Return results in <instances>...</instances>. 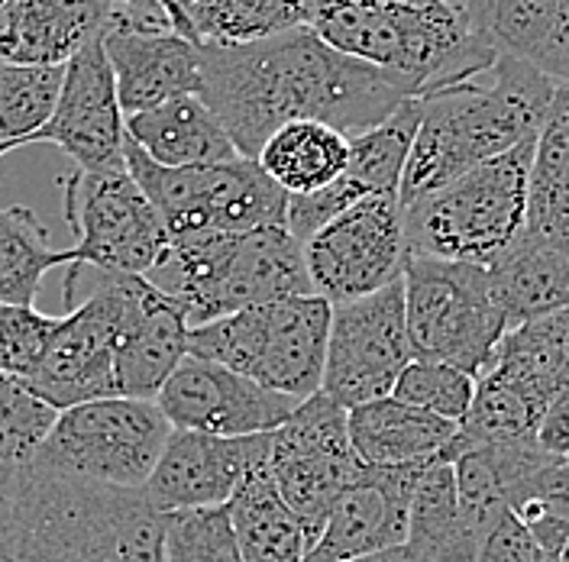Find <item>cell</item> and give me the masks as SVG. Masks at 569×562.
I'll return each instance as SVG.
<instances>
[{"instance_id": "obj_1", "label": "cell", "mask_w": 569, "mask_h": 562, "mask_svg": "<svg viewBox=\"0 0 569 562\" xmlns=\"http://www.w3.org/2000/svg\"><path fill=\"white\" fill-rule=\"evenodd\" d=\"M198 98L252 162L284 123L318 120L353 140L418 98L405 78L330 49L311 27L249 46L198 49Z\"/></svg>"}, {"instance_id": "obj_2", "label": "cell", "mask_w": 569, "mask_h": 562, "mask_svg": "<svg viewBox=\"0 0 569 562\" xmlns=\"http://www.w3.org/2000/svg\"><path fill=\"white\" fill-rule=\"evenodd\" d=\"M0 562H162V511L142 489H113L33 459L17 469Z\"/></svg>"}, {"instance_id": "obj_3", "label": "cell", "mask_w": 569, "mask_h": 562, "mask_svg": "<svg viewBox=\"0 0 569 562\" xmlns=\"http://www.w3.org/2000/svg\"><path fill=\"white\" fill-rule=\"evenodd\" d=\"M492 74V84L462 81L418 98L421 120L398 188L401 208L537 140L560 84L511 56H498Z\"/></svg>"}, {"instance_id": "obj_4", "label": "cell", "mask_w": 569, "mask_h": 562, "mask_svg": "<svg viewBox=\"0 0 569 562\" xmlns=\"http://www.w3.org/2000/svg\"><path fill=\"white\" fill-rule=\"evenodd\" d=\"M311 30L337 52L405 78L418 98L496 69L498 56L476 39L460 3L443 10L318 0Z\"/></svg>"}, {"instance_id": "obj_5", "label": "cell", "mask_w": 569, "mask_h": 562, "mask_svg": "<svg viewBox=\"0 0 569 562\" xmlns=\"http://www.w3.org/2000/svg\"><path fill=\"white\" fill-rule=\"evenodd\" d=\"M146 281L176 301L188 327L279 298L315 294L305 247L284 227L172 240Z\"/></svg>"}, {"instance_id": "obj_6", "label": "cell", "mask_w": 569, "mask_h": 562, "mask_svg": "<svg viewBox=\"0 0 569 562\" xmlns=\"http://www.w3.org/2000/svg\"><path fill=\"white\" fill-rule=\"evenodd\" d=\"M533 142L476 165L457 181L401 208L411 255L489 265L525 227Z\"/></svg>"}, {"instance_id": "obj_7", "label": "cell", "mask_w": 569, "mask_h": 562, "mask_svg": "<svg viewBox=\"0 0 569 562\" xmlns=\"http://www.w3.org/2000/svg\"><path fill=\"white\" fill-rule=\"evenodd\" d=\"M333 308L295 294L188 330V352L220 362L276 394L308 401L323 385Z\"/></svg>"}, {"instance_id": "obj_8", "label": "cell", "mask_w": 569, "mask_h": 562, "mask_svg": "<svg viewBox=\"0 0 569 562\" xmlns=\"http://www.w3.org/2000/svg\"><path fill=\"white\" fill-rule=\"evenodd\" d=\"M401 284L415 359L447 362L479 379L511 330L486 265L408 255Z\"/></svg>"}, {"instance_id": "obj_9", "label": "cell", "mask_w": 569, "mask_h": 562, "mask_svg": "<svg viewBox=\"0 0 569 562\" xmlns=\"http://www.w3.org/2000/svg\"><path fill=\"white\" fill-rule=\"evenodd\" d=\"M127 172L146 191L172 240L284 227L288 194L252 159L162 169L127 140Z\"/></svg>"}, {"instance_id": "obj_10", "label": "cell", "mask_w": 569, "mask_h": 562, "mask_svg": "<svg viewBox=\"0 0 569 562\" xmlns=\"http://www.w3.org/2000/svg\"><path fill=\"white\" fill-rule=\"evenodd\" d=\"M172 430L149 398H98L59 411L36 459L101 485L146 489Z\"/></svg>"}, {"instance_id": "obj_11", "label": "cell", "mask_w": 569, "mask_h": 562, "mask_svg": "<svg viewBox=\"0 0 569 562\" xmlns=\"http://www.w3.org/2000/svg\"><path fill=\"white\" fill-rule=\"evenodd\" d=\"M62 211L74 237L69 247L71 265L146 279L172 247L162 217L127 169H74L62 178Z\"/></svg>"}, {"instance_id": "obj_12", "label": "cell", "mask_w": 569, "mask_h": 562, "mask_svg": "<svg viewBox=\"0 0 569 562\" xmlns=\"http://www.w3.org/2000/svg\"><path fill=\"white\" fill-rule=\"evenodd\" d=\"M94 275L98 279L88 284V294L71 304L69 314L59 317L42 362L27 379L36 394L56 411L98 398H117V340L140 301L146 279L107 272Z\"/></svg>"}, {"instance_id": "obj_13", "label": "cell", "mask_w": 569, "mask_h": 562, "mask_svg": "<svg viewBox=\"0 0 569 562\" xmlns=\"http://www.w3.org/2000/svg\"><path fill=\"white\" fill-rule=\"evenodd\" d=\"M359 469L362 462L350 443L347 408L323 391L301 401L291 418L269 433V475L276 492L318 536L333 501Z\"/></svg>"}, {"instance_id": "obj_14", "label": "cell", "mask_w": 569, "mask_h": 562, "mask_svg": "<svg viewBox=\"0 0 569 562\" xmlns=\"http://www.w3.org/2000/svg\"><path fill=\"white\" fill-rule=\"evenodd\" d=\"M411 359L405 284L395 281L376 294L333 304L320 391L353 411L389 398Z\"/></svg>"}, {"instance_id": "obj_15", "label": "cell", "mask_w": 569, "mask_h": 562, "mask_svg": "<svg viewBox=\"0 0 569 562\" xmlns=\"http://www.w3.org/2000/svg\"><path fill=\"white\" fill-rule=\"evenodd\" d=\"M408 255L398 198L359 201L305 243L311 288L330 308L401 281Z\"/></svg>"}, {"instance_id": "obj_16", "label": "cell", "mask_w": 569, "mask_h": 562, "mask_svg": "<svg viewBox=\"0 0 569 562\" xmlns=\"http://www.w3.org/2000/svg\"><path fill=\"white\" fill-rule=\"evenodd\" d=\"M33 142L59 145L78 172L127 169V113L117 98L104 36L91 39L66 66L56 110Z\"/></svg>"}, {"instance_id": "obj_17", "label": "cell", "mask_w": 569, "mask_h": 562, "mask_svg": "<svg viewBox=\"0 0 569 562\" xmlns=\"http://www.w3.org/2000/svg\"><path fill=\"white\" fill-rule=\"evenodd\" d=\"M156 404L176 430L233 440L279 430L301 401L276 394L220 362L188 352L156 394Z\"/></svg>"}, {"instance_id": "obj_18", "label": "cell", "mask_w": 569, "mask_h": 562, "mask_svg": "<svg viewBox=\"0 0 569 562\" xmlns=\"http://www.w3.org/2000/svg\"><path fill=\"white\" fill-rule=\"evenodd\" d=\"M269 459V433L262 436H208L191 430H172L156 462L146 498L156 511H194L227 508L249 472Z\"/></svg>"}, {"instance_id": "obj_19", "label": "cell", "mask_w": 569, "mask_h": 562, "mask_svg": "<svg viewBox=\"0 0 569 562\" xmlns=\"http://www.w3.org/2000/svg\"><path fill=\"white\" fill-rule=\"evenodd\" d=\"M425 465H362L359 475L333 501L318 543L305 562H350L405 546L411 498Z\"/></svg>"}, {"instance_id": "obj_20", "label": "cell", "mask_w": 569, "mask_h": 562, "mask_svg": "<svg viewBox=\"0 0 569 562\" xmlns=\"http://www.w3.org/2000/svg\"><path fill=\"white\" fill-rule=\"evenodd\" d=\"M104 0H0V66L66 69L104 36Z\"/></svg>"}, {"instance_id": "obj_21", "label": "cell", "mask_w": 569, "mask_h": 562, "mask_svg": "<svg viewBox=\"0 0 569 562\" xmlns=\"http://www.w3.org/2000/svg\"><path fill=\"white\" fill-rule=\"evenodd\" d=\"M476 39L569 84V0H462Z\"/></svg>"}, {"instance_id": "obj_22", "label": "cell", "mask_w": 569, "mask_h": 562, "mask_svg": "<svg viewBox=\"0 0 569 562\" xmlns=\"http://www.w3.org/2000/svg\"><path fill=\"white\" fill-rule=\"evenodd\" d=\"M104 49L127 117L201 91L198 46L178 33L104 30Z\"/></svg>"}, {"instance_id": "obj_23", "label": "cell", "mask_w": 569, "mask_h": 562, "mask_svg": "<svg viewBox=\"0 0 569 562\" xmlns=\"http://www.w3.org/2000/svg\"><path fill=\"white\" fill-rule=\"evenodd\" d=\"M188 330L191 327L184 311L156 284L146 281L140 301L117 340V359H113L117 394L156 401V394L169 382L178 362L188 355Z\"/></svg>"}, {"instance_id": "obj_24", "label": "cell", "mask_w": 569, "mask_h": 562, "mask_svg": "<svg viewBox=\"0 0 569 562\" xmlns=\"http://www.w3.org/2000/svg\"><path fill=\"white\" fill-rule=\"evenodd\" d=\"M127 140L162 169H201L243 159L211 107L198 94L130 113Z\"/></svg>"}, {"instance_id": "obj_25", "label": "cell", "mask_w": 569, "mask_h": 562, "mask_svg": "<svg viewBox=\"0 0 569 562\" xmlns=\"http://www.w3.org/2000/svg\"><path fill=\"white\" fill-rule=\"evenodd\" d=\"M347 423L353 453L362 465L372 469L425 465L443 456L457 433V423L440 421L391 394L347 411Z\"/></svg>"}, {"instance_id": "obj_26", "label": "cell", "mask_w": 569, "mask_h": 562, "mask_svg": "<svg viewBox=\"0 0 569 562\" xmlns=\"http://www.w3.org/2000/svg\"><path fill=\"white\" fill-rule=\"evenodd\" d=\"M318 0H178L172 30L198 49L249 46L311 27Z\"/></svg>"}, {"instance_id": "obj_27", "label": "cell", "mask_w": 569, "mask_h": 562, "mask_svg": "<svg viewBox=\"0 0 569 562\" xmlns=\"http://www.w3.org/2000/svg\"><path fill=\"white\" fill-rule=\"evenodd\" d=\"M486 272L508 327L569 308V249L518 233L511 247L486 265Z\"/></svg>"}, {"instance_id": "obj_28", "label": "cell", "mask_w": 569, "mask_h": 562, "mask_svg": "<svg viewBox=\"0 0 569 562\" xmlns=\"http://www.w3.org/2000/svg\"><path fill=\"white\" fill-rule=\"evenodd\" d=\"M227 511L243 562H305L318 543V533L276 492L269 459L243 479Z\"/></svg>"}, {"instance_id": "obj_29", "label": "cell", "mask_w": 569, "mask_h": 562, "mask_svg": "<svg viewBox=\"0 0 569 562\" xmlns=\"http://www.w3.org/2000/svg\"><path fill=\"white\" fill-rule=\"evenodd\" d=\"M256 162L288 198H305L347 172L350 140L318 120H295L262 142Z\"/></svg>"}, {"instance_id": "obj_30", "label": "cell", "mask_w": 569, "mask_h": 562, "mask_svg": "<svg viewBox=\"0 0 569 562\" xmlns=\"http://www.w3.org/2000/svg\"><path fill=\"white\" fill-rule=\"evenodd\" d=\"M418 120H421V104L415 98L405 107H398L376 130L350 140L347 172L330 184L347 208L369 198H398L401 175L411 155V142L418 133Z\"/></svg>"}, {"instance_id": "obj_31", "label": "cell", "mask_w": 569, "mask_h": 562, "mask_svg": "<svg viewBox=\"0 0 569 562\" xmlns=\"http://www.w3.org/2000/svg\"><path fill=\"white\" fill-rule=\"evenodd\" d=\"M408 546L430 562H476L479 543L466 530L457 472L447 459H430L415 485Z\"/></svg>"}, {"instance_id": "obj_32", "label": "cell", "mask_w": 569, "mask_h": 562, "mask_svg": "<svg viewBox=\"0 0 569 562\" xmlns=\"http://www.w3.org/2000/svg\"><path fill=\"white\" fill-rule=\"evenodd\" d=\"M521 233L569 249V113H550L537 133Z\"/></svg>"}, {"instance_id": "obj_33", "label": "cell", "mask_w": 569, "mask_h": 562, "mask_svg": "<svg viewBox=\"0 0 569 562\" xmlns=\"http://www.w3.org/2000/svg\"><path fill=\"white\" fill-rule=\"evenodd\" d=\"M69 265V249H52L49 227L30 208H0V304H36L42 279Z\"/></svg>"}, {"instance_id": "obj_34", "label": "cell", "mask_w": 569, "mask_h": 562, "mask_svg": "<svg viewBox=\"0 0 569 562\" xmlns=\"http://www.w3.org/2000/svg\"><path fill=\"white\" fill-rule=\"evenodd\" d=\"M508 511L550 556H557L569 536V459L550 456L540 462L511 492Z\"/></svg>"}, {"instance_id": "obj_35", "label": "cell", "mask_w": 569, "mask_h": 562, "mask_svg": "<svg viewBox=\"0 0 569 562\" xmlns=\"http://www.w3.org/2000/svg\"><path fill=\"white\" fill-rule=\"evenodd\" d=\"M66 69L0 66V145H27L49 123Z\"/></svg>"}, {"instance_id": "obj_36", "label": "cell", "mask_w": 569, "mask_h": 562, "mask_svg": "<svg viewBox=\"0 0 569 562\" xmlns=\"http://www.w3.org/2000/svg\"><path fill=\"white\" fill-rule=\"evenodd\" d=\"M59 411L27 379L0 372V465H30L49 440Z\"/></svg>"}, {"instance_id": "obj_37", "label": "cell", "mask_w": 569, "mask_h": 562, "mask_svg": "<svg viewBox=\"0 0 569 562\" xmlns=\"http://www.w3.org/2000/svg\"><path fill=\"white\" fill-rule=\"evenodd\" d=\"M162 562H243L227 508L162 514Z\"/></svg>"}, {"instance_id": "obj_38", "label": "cell", "mask_w": 569, "mask_h": 562, "mask_svg": "<svg viewBox=\"0 0 569 562\" xmlns=\"http://www.w3.org/2000/svg\"><path fill=\"white\" fill-rule=\"evenodd\" d=\"M391 398L427 411L440 421L460 423L476 398V379L457 365L433 362V359H411L398 375Z\"/></svg>"}, {"instance_id": "obj_39", "label": "cell", "mask_w": 569, "mask_h": 562, "mask_svg": "<svg viewBox=\"0 0 569 562\" xmlns=\"http://www.w3.org/2000/svg\"><path fill=\"white\" fill-rule=\"evenodd\" d=\"M59 317L36 311V304H0V372L30 379L42 362Z\"/></svg>"}, {"instance_id": "obj_40", "label": "cell", "mask_w": 569, "mask_h": 562, "mask_svg": "<svg viewBox=\"0 0 569 562\" xmlns=\"http://www.w3.org/2000/svg\"><path fill=\"white\" fill-rule=\"evenodd\" d=\"M476 562H557L511 511L498 521V528L482 540Z\"/></svg>"}, {"instance_id": "obj_41", "label": "cell", "mask_w": 569, "mask_h": 562, "mask_svg": "<svg viewBox=\"0 0 569 562\" xmlns=\"http://www.w3.org/2000/svg\"><path fill=\"white\" fill-rule=\"evenodd\" d=\"M537 443L550 456L569 459V388L547 408L543 421L537 426Z\"/></svg>"}, {"instance_id": "obj_42", "label": "cell", "mask_w": 569, "mask_h": 562, "mask_svg": "<svg viewBox=\"0 0 569 562\" xmlns=\"http://www.w3.org/2000/svg\"><path fill=\"white\" fill-rule=\"evenodd\" d=\"M350 562H430V560H425L421 553H415V550L405 543V546L382 550V553H372V556H362V560H350Z\"/></svg>"}, {"instance_id": "obj_43", "label": "cell", "mask_w": 569, "mask_h": 562, "mask_svg": "<svg viewBox=\"0 0 569 562\" xmlns=\"http://www.w3.org/2000/svg\"><path fill=\"white\" fill-rule=\"evenodd\" d=\"M353 3H369V7H408V10H443L450 0H353Z\"/></svg>"}, {"instance_id": "obj_44", "label": "cell", "mask_w": 569, "mask_h": 562, "mask_svg": "<svg viewBox=\"0 0 569 562\" xmlns=\"http://www.w3.org/2000/svg\"><path fill=\"white\" fill-rule=\"evenodd\" d=\"M17 469L20 465H0V524H3V514L10 508V494H13V482H17Z\"/></svg>"}, {"instance_id": "obj_45", "label": "cell", "mask_w": 569, "mask_h": 562, "mask_svg": "<svg viewBox=\"0 0 569 562\" xmlns=\"http://www.w3.org/2000/svg\"><path fill=\"white\" fill-rule=\"evenodd\" d=\"M550 113H569V84H560L557 88V101H553V110Z\"/></svg>"}, {"instance_id": "obj_46", "label": "cell", "mask_w": 569, "mask_h": 562, "mask_svg": "<svg viewBox=\"0 0 569 562\" xmlns=\"http://www.w3.org/2000/svg\"><path fill=\"white\" fill-rule=\"evenodd\" d=\"M557 562H569V536H567V543L560 546V553H557Z\"/></svg>"}, {"instance_id": "obj_47", "label": "cell", "mask_w": 569, "mask_h": 562, "mask_svg": "<svg viewBox=\"0 0 569 562\" xmlns=\"http://www.w3.org/2000/svg\"><path fill=\"white\" fill-rule=\"evenodd\" d=\"M10 149H20V145H17V142H3V145H0V159H3V155H7Z\"/></svg>"}, {"instance_id": "obj_48", "label": "cell", "mask_w": 569, "mask_h": 562, "mask_svg": "<svg viewBox=\"0 0 569 562\" xmlns=\"http://www.w3.org/2000/svg\"><path fill=\"white\" fill-rule=\"evenodd\" d=\"M159 3H162V7H166V10H172V7H176L178 0H159Z\"/></svg>"}, {"instance_id": "obj_49", "label": "cell", "mask_w": 569, "mask_h": 562, "mask_svg": "<svg viewBox=\"0 0 569 562\" xmlns=\"http://www.w3.org/2000/svg\"><path fill=\"white\" fill-rule=\"evenodd\" d=\"M104 3H127V0H104Z\"/></svg>"}]
</instances>
